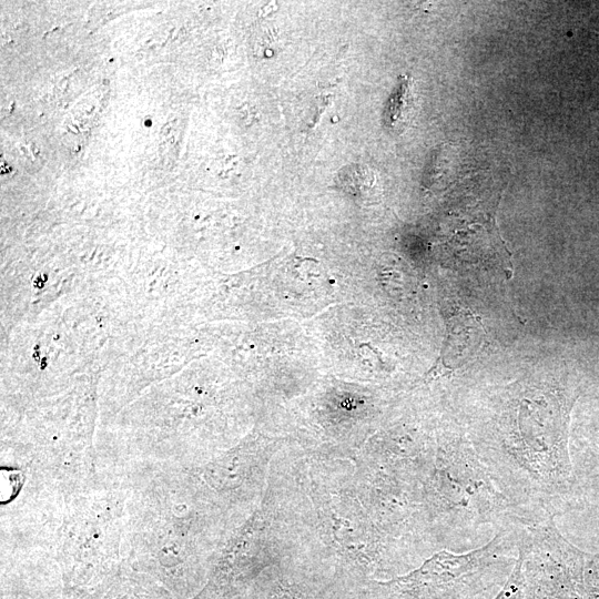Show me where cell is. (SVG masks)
<instances>
[{
  "mask_svg": "<svg viewBox=\"0 0 599 599\" xmlns=\"http://www.w3.org/2000/svg\"><path fill=\"white\" fill-rule=\"evenodd\" d=\"M578 385L561 377H528L484 403L468 438L488 471L526 519L576 508L570 455Z\"/></svg>",
  "mask_w": 599,
  "mask_h": 599,
  "instance_id": "6da1fadb",
  "label": "cell"
},
{
  "mask_svg": "<svg viewBox=\"0 0 599 599\" xmlns=\"http://www.w3.org/2000/svg\"><path fill=\"white\" fill-rule=\"evenodd\" d=\"M124 475L122 554L133 570L192 599L205 585L229 527L224 505L192 469L136 464Z\"/></svg>",
  "mask_w": 599,
  "mask_h": 599,
  "instance_id": "7a4b0ae2",
  "label": "cell"
},
{
  "mask_svg": "<svg viewBox=\"0 0 599 599\" xmlns=\"http://www.w3.org/2000/svg\"><path fill=\"white\" fill-rule=\"evenodd\" d=\"M126 486L123 474L100 470L67 499L55 547L62 599H101L124 564Z\"/></svg>",
  "mask_w": 599,
  "mask_h": 599,
  "instance_id": "3957f363",
  "label": "cell"
},
{
  "mask_svg": "<svg viewBox=\"0 0 599 599\" xmlns=\"http://www.w3.org/2000/svg\"><path fill=\"white\" fill-rule=\"evenodd\" d=\"M518 557V521H514L474 550H440L406 575L376 582L373 599H494Z\"/></svg>",
  "mask_w": 599,
  "mask_h": 599,
  "instance_id": "277c9868",
  "label": "cell"
},
{
  "mask_svg": "<svg viewBox=\"0 0 599 599\" xmlns=\"http://www.w3.org/2000/svg\"><path fill=\"white\" fill-rule=\"evenodd\" d=\"M524 599H585L587 554L562 536L556 516L518 521Z\"/></svg>",
  "mask_w": 599,
  "mask_h": 599,
  "instance_id": "5b68a950",
  "label": "cell"
},
{
  "mask_svg": "<svg viewBox=\"0 0 599 599\" xmlns=\"http://www.w3.org/2000/svg\"><path fill=\"white\" fill-rule=\"evenodd\" d=\"M570 455L576 486V508L599 496V430L570 437Z\"/></svg>",
  "mask_w": 599,
  "mask_h": 599,
  "instance_id": "8992f818",
  "label": "cell"
},
{
  "mask_svg": "<svg viewBox=\"0 0 599 599\" xmlns=\"http://www.w3.org/2000/svg\"><path fill=\"white\" fill-rule=\"evenodd\" d=\"M101 599H176L164 586L125 562L110 589Z\"/></svg>",
  "mask_w": 599,
  "mask_h": 599,
  "instance_id": "52a82bcc",
  "label": "cell"
},
{
  "mask_svg": "<svg viewBox=\"0 0 599 599\" xmlns=\"http://www.w3.org/2000/svg\"><path fill=\"white\" fill-rule=\"evenodd\" d=\"M410 88V78L400 75L384 108V125L394 134H399L405 130L413 114L414 98Z\"/></svg>",
  "mask_w": 599,
  "mask_h": 599,
  "instance_id": "ba28073f",
  "label": "cell"
},
{
  "mask_svg": "<svg viewBox=\"0 0 599 599\" xmlns=\"http://www.w3.org/2000/svg\"><path fill=\"white\" fill-rule=\"evenodd\" d=\"M339 184L345 190H349L353 194L363 195V187L370 186L368 181H373L372 174L364 167L359 165H351L344 167L339 174Z\"/></svg>",
  "mask_w": 599,
  "mask_h": 599,
  "instance_id": "9c48e42d",
  "label": "cell"
},
{
  "mask_svg": "<svg viewBox=\"0 0 599 599\" xmlns=\"http://www.w3.org/2000/svg\"><path fill=\"white\" fill-rule=\"evenodd\" d=\"M585 599H599V552L587 554L585 566Z\"/></svg>",
  "mask_w": 599,
  "mask_h": 599,
  "instance_id": "30bf717a",
  "label": "cell"
},
{
  "mask_svg": "<svg viewBox=\"0 0 599 599\" xmlns=\"http://www.w3.org/2000/svg\"><path fill=\"white\" fill-rule=\"evenodd\" d=\"M494 599H524V582L519 557L506 585Z\"/></svg>",
  "mask_w": 599,
  "mask_h": 599,
  "instance_id": "8fae6325",
  "label": "cell"
}]
</instances>
